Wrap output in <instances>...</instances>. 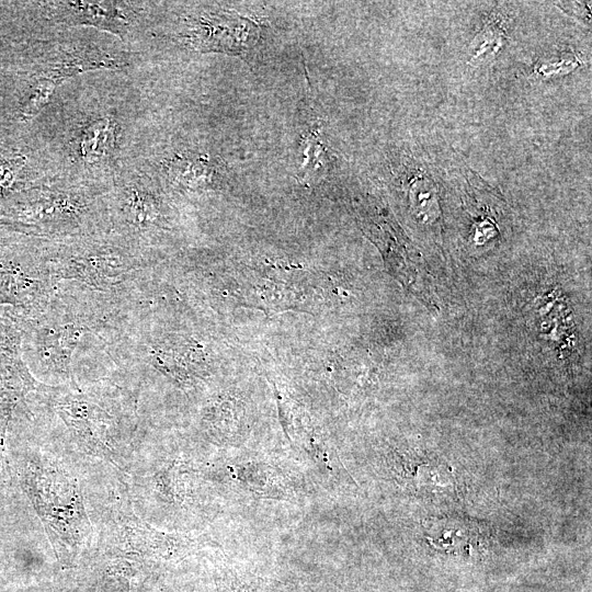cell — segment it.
<instances>
[{
	"instance_id": "obj_2",
	"label": "cell",
	"mask_w": 592,
	"mask_h": 592,
	"mask_svg": "<svg viewBox=\"0 0 592 592\" xmlns=\"http://www.w3.org/2000/svg\"><path fill=\"white\" fill-rule=\"evenodd\" d=\"M282 419L288 440L305 456L321 476L332 477L339 468L337 457L328 449L322 436L309 423L301 420V414L289 402L281 406Z\"/></svg>"
},
{
	"instance_id": "obj_6",
	"label": "cell",
	"mask_w": 592,
	"mask_h": 592,
	"mask_svg": "<svg viewBox=\"0 0 592 592\" xmlns=\"http://www.w3.org/2000/svg\"><path fill=\"white\" fill-rule=\"evenodd\" d=\"M170 170L184 184H198L210 175L212 167L201 157L180 158L172 161Z\"/></svg>"
},
{
	"instance_id": "obj_7",
	"label": "cell",
	"mask_w": 592,
	"mask_h": 592,
	"mask_svg": "<svg viewBox=\"0 0 592 592\" xmlns=\"http://www.w3.org/2000/svg\"><path fill=\"white\" fill-rule=\"evenodd\" d=\"M219 592H265V585L260 579L232 569L220 579Z\"/></svg>"
},
{
	"instance_id": "obj_9",
	"label": "cell",
	"mask_w": 592,
	"mask_h": 592,
	"mask_svg": "<svg viewBox=\"0 0 592 592\" xmlns=\"http://www.w3.org/2000/svg\"><path fill=\"white\" fill-rule=\"evenodd\" d=\"M579 61L574 56L566 55L559 58H551L537 65L536 71L543 76L555 73H567L578 66Z\"/></svg>"
},
{
	"instance_id": "obj_3",
	"label": "cell",
	"mask_w": 592,
	"mask_h": 592,
	"mask_svg": "<svg viewBox=\"0 0 592 592\" xmlns=\"http://www.w3.org/2000/svg\"><path fill=\"white\" fill-rule=\"evenodd\" d=\"M59 12L75 22L89 23L119 33L128 20L122 9L112 2H58Z\"/></svg>"
},
{
	"instance_id": "obj_5",
	"label": "cell",
	"mask_w": 592,
	"mask_h": 592,
	"mask_svg": "<svg viewBox=\"0 0 592 592\" xmlns=\"http://www.w3.org/2000/svg\"><path fill=\"white\" fill-rule=\"evenodd\" d=\"M502 43V30L496 24L486 25L473 41L469 64L483 60L488 58V56L497 54L500 50Z\"/></svg>"
},
{
	"instance_id": "obj_4",
	"label": "cell",
	"mask_w": 592,
	"mask_h": 592,
	"mask_svg": "<svg viewBox=\"0 0 592 592\" xmlns=\"http://www.w3.org/2000/svg\"><path fill=\"white\" fill-rule=\"evenodd\" d=\"M113 137V126L109 118H99L82 132L80 138V153L86 161L100 160L110 148Z\"/></svg>"
},
{
	"instance_id": "obj_8",
	"label": "cell",
	"mask_w": 592,
	"mask_h": 592,
	"mask_svg": "<svg viewBox=\"0 0 592 592\" xmlns=\"http://www.w3.org/2000/svg\"><path fill=\"white\" fill-rule=\"evenodd\" d=\"M57 87V82L49 78L41 79L34 87L23 107V116L32 117L44 106Z\"/></svg>"
},
{
	"instance_id": "obj_1",
	"label": "cell",
	"mask_w": 592,
	"mask_h": 592,
	"mask_svg": "<svg viewBox=\"0 0 592 592\" xmlns=\"http://www.w3.org/2000/svg\"><path fill=\"white\" fill-rule=\"evenodd\" d=\"M225 471L235 490L254 499L296 502L300 494L296 475L261 455L238 454L225 464Z\"/></svg>"
}]
</instances>
